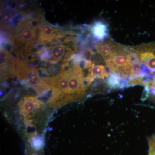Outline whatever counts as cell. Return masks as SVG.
<instances>
[{"label": "cell", "mask_w": 155, "mask_h": 155, "mask_svg": "<svg viewBox=\"0 0 155 155\" xmlns=\"http://www.w3.org/2000/svg\"><path fill=\"white\" fill-rule=\"evenodd\" d=\"M68 74V95L69 103L82 99L85 93V85L82 69L75 63L67 69Z\"/></svg>", "instance_id": "3"}, {"label": "cell", "mask_w": 155, "mask_h": 155, "mask_svg": "<svg viewBox=\"0 0 155 155\" xmlns=\"http://www.w3.org/2000/svg\"><path fill=\"white\" fill-rule=\"evenodd\" d=\"M41 103L36 97L27 95L23 97L18 103L19 114L26 126L33 127V119L40 110Z\"/></svg>", "instance_id": "5"}, {"label": "cell", "mask_w": 155, "mask_h": 155, "mask_svg": "<svg viewBox=\"0 0 155 155\" xmlns=\"http://www.w3.org/2000/svg\"><path fill=\"white\" fill-rule=\"evenodd\" d=\"M141 69L142 64L140 60L132 63L130 75H129V78L132 79V78L140 77Z\"/></svg>", "instance_id": "13"}, {"label": "cell", "mask_w": 155, "mask_h": 155, "mask_svg": "<svg viewBox=\"0 0 155 155\" xmlns=\"http://www.w3.org/2000/svg\"><path fill=\"white\" fill-rule=\"evenodd\" d=\"M37 27L33 20H21L14 32V40L19 47L32 46L36 39Z\"/></svg>", "instance_id": "4"}, {"label": "cell", "mask_w": 155, "mask_h": 155, "mask_svg": "<svg viewBox=\"0 0 155 155\" xmlns=\"http://www.w3.org/2000/svg\"><path fill=\"white\" fill-rule=\"evenodd\" d=\"M119 45L110 39L107 38L97 43L95 48L106 60L114 52Z\"/></svg>", "instance_id": "10"}, {"label": "cell", "mask_w": 155, "mask_h": 155, "mask_svg": "<svg viewBox=\"0 0 155 155\" xmlns=\"http://www.w3.org/2000/svg\"><path fill=\"white\" fill-rule=\"evenodd\" d=\"M0 61L1 81L14 77L16 74V66L14 59L8 51L1 49Z\"/></svg>", "instance_id": "7"}, {"label": "cell", "mask_w": 155, "mask_h": 155, "mask_svg": "<svg viewBox=\"0 0 155 155\" xmlns=\"http://www.w3.org/2000/svg\"><path fill=\"white\" fill-rule=\"evenodd\" d=\"M91 31L94 38L101 41L107 38L109 35L108 25L102 21L94 22L91 27Z\"/></svg>", "instance_id": "11"}, {"label": "cell", "mask_w": 155, "mask_h": 155, "mask_svg": "<svg viewBox=\"0 0 155 155\" xmlns=\"http://www.w3.org/2000/svg\"><path fill=\"white\" fill-rule=\"evenodd\" d=\"M140 62L148 69L149 79L155 78V42L143 44L132 48Z\"/></svg>", "instance_id": "6"}, {"label": "cell", "mask_w": 155, "mask_h": 155, "mask_svg": "<svg viewBox=\"0 0 155 155\" xmlns=\"http://www.w3.org/2000/svg\"><path fill=\"white\" fill-rule=\"evenodd\" d=\"M14 62L16 75L19 80L25 82L39 94H44L50 91L51 87L49 84L41 78L36 68L29 67L19 58H16Z\"/></svg>", "instance_id": "1"}, {"label": "cell", "mask_w": 155, "mask_h": 155, "mask_svg": "<svg viewBox=\"0 0 155 155\" xmlns=\"http://www.w3.org/2000/svg\"><path fill=\"white\" fill-rule=\"evenodd\" d=\"M11 12L8 10L5 11L3 13L2 16V20L4 22L8 21L9 18L11 17Z\"/></svg>", "instance_id": "16"}, {"label": "cell", "mask_w": 155, "mask_h": 155, "mask_svg": "<svg viewBox=\"0 0 155 155\" xmlns=\"http://www.w3.org/2000/svg\"><path fill=\"white\" fill-rule=\"evenodd\" d=\"M29 155H40L38 153L35 152H30L29 153Z\"/></svg>", "instance_id": "17"}, {"label": "cell", "mask_w": 155, "mask_h": 155, "mask_svg": "<svg viewBox=\"0 0 155 155\" xmlns=\"http://www.w3.org/2000/svg\"><path fill=\"white\" fill-rule=\"evenodd\" d=\"M58 31V28L48 24L41 25L39 33L38 43H53L54 40L60 37L59 34H57Z\"/></svg>", "instance_id": "9"}, {"label": "cell", "mask_w": 155, "mask_h": 155, "mask_svg": "<svg viewBox=\"0 0 155 155\" xmlns=\"http://www.w3.org/2000/svg\"><path fill=\"white\" fill-rule=\"evenodd\" d=\"M149 87H144V89L142 95L141 100L143 101H145L149 96Z\"/></svg>", "instance_id": "15"}, {"label": "cell", "mask_w": 155, "mask_h": 155, "mask_svg": "<svg viewBox=\"0 0 155 155\" xmlns=\"http://www.w3.org/2000/svg\"><path fill=\"white\" fill-rule=\"evenodd\" d=\"M122 79L117 74L111 73L108 76L107 84L109 88L116 89L120 88V85Z\"/></svg>", "instance_id": "12"}, {"label": "cell", "mask_w": 155, "mask_h": 155, "mask_svg": "<svg viewBox=\"0 0 155 155\" xmlns=\"http://www.w3.org/2000/svg\"><path fill=\"white\" fill-rule=\"evenodd\" d=\"M146 81L144 77H138L129 79L127 83V87H133L137 85H143Z\"/></svg>", "instance_id": "14"}, {"label": "cell", "mask_w": 155, "mask_h": 155, "mask_svg": "<svg viewBox=\"0 0 155 155\" xmlns=\"http://www.w3.org/2000/svg\"><path fill=\"white\" fill-rule=\"evenodd\" d=\"M130 51V48L119 44L114 52L105 60L111 73L117 74L122 80L127 79L130 75L132 66Z\"/></svg>", "instance_id": "2"}, {"label": "cell", "mask_w": 155, "mask_h": 155, "mask_svg": "<svg viewBox=\"0 0 155 155\" xmlns=\"http://www.w3.org/2000/svg\"><path fill=\"white\" fill-rule=\"evenodd\" d=\"M76 51L69 46L61 44H55L50 49L49 56L51 61H70Z\"/></svg>", "instance_id": "8"}]
</instances>
